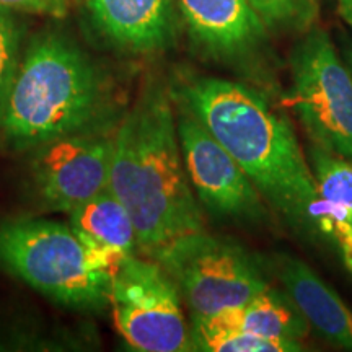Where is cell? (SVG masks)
<instances>
[{"instance_id": "15", "label": "cell", "mask_w": 352, "mask_h": 352, "mask_svg": "<svg viewBox=\"0 0 352 352\" xmlns=\"http://www.w3.org/2000/svg\"><path fill=\"white\" fill-rule=\"evenodd\" d=\"M204 318L267 340L302 341L310 331L308 321L285 292L271 287L259 292L243 305L227 308Z\"/></svg>"}, {"instance_id": "18", "label": "cell", "mask_w": 352, "mask_h": 352, "mask_svg": "<svg viewBox=\"0 0 352 352\" xmlns=\"http://www.w3.org/2000/svg\"><path fill=\"white\" fill-rule=\"evenodd\" d=\"M20 25L12 12L0 8V107L20 64Z\"/></svg>"}, {"instance_id": "14", "label": "cell", "mask_w": 352, "mask_h": 352, "mask_svg": "<svg viewBox=\"0 0 352 352\" xmlns=\"http://www.w3.org/2000/svg\"><path fill=\"white\" fill-rule=\"evenodd\" d=\"M70 215V227L113 276L131 254H138L134 222L109 189L83 202Z\"/></svg>"}, {"instance_id": "12", "label": "cell", "mask_w": 352, "mask_h": 352, "mask_svg": "<svg viewBox=\"0 0 352 352\" xmlns=\"http://www.w3.org/2000/svg\"><path fill=\"white\" fill-rule=\"evenodd\" d=\"M272 267L310 328L331 344L352 351V310L340 296L300 259L279 254Z\"/></svg>"}, {"instance_id": "5", "label": "cell", "mask_w": 352, "mask_h": 352, "mask_svg": "<svg viewBox=\"0 0 352 352\" xmlns=\"http://www.w3.org/2000/svg\"><path fill=\"white\" fill-rule=\"evenodd\" d=\"M155 261L175 280L191 318L240 307L270 287L261 264L243 246L206 230L176 240Z\"/></svg>"}, {"instance_id": "21", "label": "cell", "mask_w": 352, "mask_h": 352, "mask_svg": "<svg viewBox=\"0 0 352 352\" xmlns=\"http://www.w3.org/2000/svg\"><path fill=\"white\" fill-rule=\"evenodd\" d=\"M346 64L352 72V41L347 44V47H346Z\"/></svg>"}, {"instance_id": "1", "label": "cell", "mask_w": 352, "mask_h": 352, "mask_svg": "<svg viewBox=\"0 0 352 352\" xmlns=\"http://www.w3.org/2000/svg\"><path fill=\"white\" fill-rule=\"evenodd\" d=\"M171 95L235 158L266 202L290 227L323 236L314 171L294 127L259 88L219 77H188Z\"/></svg>"}, {"instance_id": "11", "label": "cell", "mask_w": 352, "mask_h": 352, "mask_svg": "<svg viewBox=\"0 0 352 352\" xmlns=\"http://www.w3.org/2000/svg\"><path fill=\"white\" fill-rule=\"evenodd\" d=\"M94 23L116 46L132 52L164 51L175 43L173 0H82Z\"/></svg>"}, {"instance_id": "6", "label": "cell", "mask_w": 352, "mask_h": 352, "mask_svg": "<svg viewBox=\"0 0 352 352\" xmlns=\"http://www.w3.org/2000/svg\"><path fill=\"white\" fill-rule=\"evenodd\" d=\"M290 108L311 142L352 160V72L327 30L314 26L290 54Z\"/></svg>"}, {"instance_id": "7", "label": "cell", "mask_w": 352, "mask_h": 352, "mask_svg": "<svg viewBox=\"0 0 352 352\" xmlns=\"http://www.w3.org/2000/svg\"><path fill=\"white\" fill-rule=\"evenodd\" d=\"M109 307L118 331L140 352L192 351L182 296L155 259L131 254L111 276Z\"/></svg>"}, {"instance_id": "20", "label": "cell", "mask_w": 352, "mask_h": 352, "mask_svg": "<svg viewBox=\"0 0 352 352\" xmlns=\"http://www.w3.org/2000/svg\"><path fill=\"white\" fill-rule=\"evenodd\" d=\"M338 12L341 19L352 26V0H338Z\"/></svg>"}, {"instance_id": "9", "label": "cell", "mask_w": 352, "mask_h": 352, "mask_svg": "<svg viewBox=\"0 0 352 352\" xmlns=\"http://www.w3.org/2000/svg\"><path fill=\"white\" fill-rule=\"evenodd\" d=\"M39 148L34 179L51 209L70 214L108 189L113 135L78 131Z\"/></svg>"}, {"instance_id": "3", "label": "cell", "mask_w": 352, "mask_h": 352, "mask_svg": "<svg viewBox=\"0 0 352 352\" xmlns=\"http://www.w3.org/2000/svg\"><path fill=\"white\" fill-rule=\"evenodd\" d=\"M103 103L91 60L69 39L44 34L19 64L0 107V129L16 147H41L83 131Z\"/></svg>"}, {"instance_id": "8", "label": "cell", "mask_w": 352, "mask_h": 352, "mask_svg": "<svg viewBox=\"0 0 352 352\" xmlns=\"http://www.w3.org/2000/svg\"><path fill=\"white\" fill-rule=\"evenodd\" d=\"M179 147L189 183L210 212L246 223L267 220L266 199L226 147L197 118L176 103Z\"/></svg>"}, {"instance_id": "19", "label": "cell", "mask_w": 352, "mask_h": 352, "mask_svg": "<svg viewBox=\"0 0 352 352\" xmlns=\"http://www.w3.org/2000/svg\"><path fill=\"white\" fill-rule=\"evenodd\" d=\"M0 8L64 19L69 13V0H0Z\"/></svg>"}, {"instance_id": "10", "label": "cell", "mask_w": 352, "mask_h": 352, "mask_svg": "<svg viewBox=\"0 0 352 352\" xmlns=\"http://www.w3.org/2000/svg\"><path fill=\"white\" fill-rule=\"evenodd\" d=\"M189 36L219 60L252 67L270 44V30L248 0H178Z\"/></svg>"}, {"instance_id": "2", "label": "cell", "mask_w": 352, "mask_h": 352, "mask_svg": "<svg viewBox=\"0 0 352 352\" xmlns=\"http://www.w3.org/2000/svg\"><path fill=\"white\" fill-rule=\"evenodd\" d=\"M108 189L134 222L138 253L157 259L183 236L204 230L184 168L171 88L144 87L113 134Z\"/></svg>"}, {"instance_id": "4", "label": "cell", "mask_w": 352, "mask_h": 352, "mask_svg": "<svg viewBox=\"0 0 352 352\" xmlns=\"http://www.w3.org/2000/svg\"><path fill=\"white\" fill-rule=\"evenodd\" d=\"M0 266L64 307L101 310L109 303V272L72 227L60 222L2 223Z\"/></svg>"}, {"instance_id": "16", "label": "cell", "mask_w": 352, "mask_h": 352, "mask_svg": "<svg viewBox=\"0 0 352 352\" xmlns=\"http://www.w3.org/2000/svg\"><path fill=\"white\" fill-rule=\"evenodd\" d=\"M192 351L208 352H297L300 341H280L254 336L241 329L223 327L209 318H191Z\"/></svg>"}, {"instance_id": "17", "label": "cell", "mask_w": 352, "mask_h": 352, "mask_svg": "<svg viewBox=\"0 0 352 352\" xmlns=\"http://www.w3.org/2000/svg\"><path fill=\"white\" fill-rule=\"evenodd\" d=\"M271 34H303L316 26L320 0H248Z\"/></svg>"}, {"instance_id": "13", "label": "cell", "mask_w": 352, "mask_h": 352, "mask_svg": "<svg viewBox=\"0 0 352 352\" xmlns=\"http://www.w3.org/2000/svg\"><path fill=\"white\" fill-rule=\"evenodd\" d=\"M310 168L318 188L321 235L333 241L352 274V160L311 144Z\"/></svg>"}]
</instances>
